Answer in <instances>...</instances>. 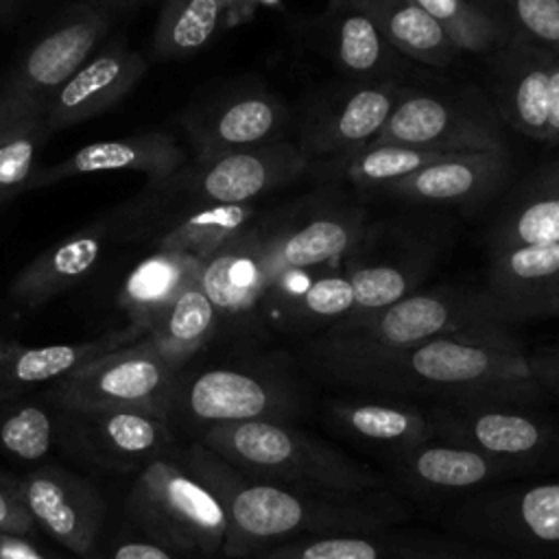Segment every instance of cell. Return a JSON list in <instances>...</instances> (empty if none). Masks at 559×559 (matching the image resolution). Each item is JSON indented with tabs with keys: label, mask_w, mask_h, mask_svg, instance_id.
Wrapping results in <instances>:
<instances>
[{
	"label": "cell",
	"mask_w": 559,
	"mask_h": 559,
	"mask_svg": "<svg viewBox=\"0 0 559 559\" xmlns=\"http://www.w3.org/2000/svg\"><path fill=\"white\" fill-rule=\"evenodd\" d=\"M183 463L216 493L227 515L223 555L251 559L273 546L323 535L376 533L404 511L382 491H306L253 480L197 443Z\"/></svg>",
	"instance_id": "obj_1"
},
{
	"label": "cell",
	"mask_w": 559,
	"mask_h": 559,
	"mask_svg": "<svg viewBox=\"0 0 559 559\" xmlns=\"http://www.w3.org/2000/svg\"><path fill=\"white\" fill-rule=\"evenodd\" d=\"M332 380L386 393L428 395L439 402L544 400L531 358L507 328L426 341L397 354L323 371Z\"/></svg>",
	"instance_id": "obj_2"
},
{
	"label": "cell",
	"mask_w": 559,
	"mask_h": 559,
	"mask_svg": "<svg viewBox=\"0 0 559 559\" xmlns=\"http://www.w3.org/2000/svg\"><path fill=\"white\" fill-rule=\"evenodd\" d=\"M509 314L485 290L437 288L411 293L373 312H352L332 323L312 345L321 371L389 356L432 338L504 328Z\"/></svg>",
	"instance_id": "obj_3"
},
{
	"label": "cell",
	"mask_w": 559,
	"mask_h": 559,
	"mask_svg": "<svg viewBox=\"0 0 559 559\" xmlns=\"http://www.w3.org/2000/svg\"><path fill=\"white\" fill-rule=\"evenodd\" d=\"M201 445L260 483L341 493L386 489L380 474L290 421L218 424L203 430Z\"/></svg>",
	"instance_id": "obj_4"
},
{
	"label": "cell",
	"mask_w": 559,
	"mask_h": 559,
	"mask_svg": "<svg viewBox=\"0 0 559 559\" xmlns=\"http://www.w3.org/2000/svg\"><path fill=\"white\" fill-rule=\"evenodd\" d=\"M114 17L74 0L0 74V140L39 122L52 94L107 39Z\"/></svg>",
	"instance_id": "obj_5"
},
{
	"label": "cell",
	"mask_w": 559,
	"mask_h": 559,
	"mask_svg": "<svg viewBox=\"0 0 559 559\" xmlns=\"http://www.w3.org/2000/svg\"><path fill=\"white\" fill-rule=\"evenodd\" d=\"M450 526L459 539L511 559H559V476L476 491L459 502Z\"/></svg>",
	"instance_id": "obj_6"
},
{
	"label": "cell",
	"mask_w": 559,
	"mask_h": 559,
	"mask_svg": "<svg viewBox=\"0 0 559 559\" xmlns=\"http://www.w3.org/2000/svg\"><path fill=\"white\" fill-rule=\"evenodd\" d=\"M435 437L467 445L522 474L559 469V424L542 400L439 402L428 411Z\"/></svg>",
	"instance_id": "obj_7"
},
{
	"label": "cell",
	"mask_w": 559,
	"mask_h": 559,
	"mask_svg": "<svg viewBox=\"0 0 559 559\" xmlns=\"http://www.w3.org/2000/svg\"><path fill=\"white\" fill-rule=\"evenodd\" d=\"M127 511L166 548L203 555L223 550L225 509L186 463L155 456L142 465L127 496Z\"/></svg>",
	"instance_id": "obj_8"
},
{
	"label": "cell",
	"mask_w": 559,
	"mask_h": 559,
	"mask_svg": "<svg viewBox=\"0 0 559 559\" xmlns=\"http://www.w3.org/2000/svg\"><path fill=\"white\" fill-rule=\"evenodd\" d=\"M179 371L142 338L81 365L50 389L61 411L146 408L170 415Z\"/></svg>",
	"instance_id": "obj_9"
},
{
	"label": "cell",
	"mask_w": 559,
	"mask_h": 559,
	"mask_svg": "<svg viewBox=\"0 0 559 559\" xmlns=\"http://www.w3.org/2000/svg\"><path fill=\"white\" fill-rule=\"evenodd\" d=\"M175 406L207 430L253 419L290 421L299 413V397L293 382L273 369L221 365L186 380L179 376L170 411Z\"/></svg>",
	"instance_id": "obj_10"
},
{
	"label": "cell",
	"mask_w": 559,
	"mask_h": 559,
	"mask_svg": "<svg viewBox=\"0 0 559 559\" xmlns=\"http://www.w3.org/2000/svg\"><path fill=\"white\" fill-rule=\"evenodd\" d=\"M306 166V151L286 142H264L212 159H197L155 183L199 203H249L293 181Z\"/></svg>",
	"instance_id": "obj_11"
},
{
	"label": "cell",
	"mask_w": 559,
	"mask_h": 559,
	"mask_svg": "<svg viewBox=\"0 0 559 559\" xmlns=\"http://www.w3.org/2000/svg\"><path fill=\"white\" fill-rule=\"evenodd\" d=\"M498 118L487 107L454 98L406 94L373 142H397L445 155L502 151L504 133L500 131Z\"/></svg>",
	"instance_id": "obj_12"
},
{
	"label": "cell",
	"mask_w": 559,
	"mask_h": 559,
	"mask_svg": "<svg viewBox=\"0 0 559 559\" xmlns=\"http://www.w3.org/2000/svg\"><path fill=\"white\" fill-rule=\"evenodd\" d=\"M496 61L498 116L531 140L559 142V55L511 37Z\"/></svg>",
	"instance_id": "obj_13"
},
{
	"label": "cell",
	"mask_w": 559,
	"mask_h": 559,
	"mask_svg": "<svg viewBox=\"0 0 559 559\" xmlns=\"http://www.w3.org/2000/svg\"><path fill=\"white\" fill-rule=\"evenodd\" d=\"M13 491L50 539L79 557L94 552L105 502L87 480L59 467H39L15 480Z\"/></svg>",
	"instance_id": "obj_14"
},
{
	"label": "cell",
	"mask_w": 559,
	"mask_h": 559,
	"mask_svg": "<svg viewBox=\"0 0 559 559\" xmlns=\"http://www.w3.org/2000/svg\"><path fill=\"white\" fill-rule=\"evenodd\" d=\"M144 57L122 35L105 39L52 94L41 114V124L52 135L85 122L120 103L142 81Z\"/></svg>",
	"instance_id": "obj_15"
},
{
	"label": "cell",
	"mask_w": 559,
	"mask_h": 559,
	"mask_svg": "<svg viewBox=\"0 0 559 559\" xmlns=\"http://www.w3.org/2000/svg\"><path fill=\"white\" fill-rule=\"evenodd\" d=\"M391 476L417 496H461L526 478L518 467L439 437L389 459Z\"/></svg>",
	"instance_id": "obj_16"
},
{
	"label": "cell",
	"mask_w": 559,
	"mask_h": 559,
	"mask_svg": "<svg viewBox=\"0 0 559 559\" xmlns=\"http://www.w3.org/2000/svg\"><path fill=\"white\" fill-rule=\"evenodd\" d=\"M59 428L72 443L107 467H140L162 456L170 441L168 415L146 408L63 411Z\"/></svg>",
	"instance_id": "obj_17"
},
{
	"label": "cell",
	"mask_w": 559,
	"mask_h": 559,
	"mask_svg": "<svg viewBox=\"0 0 559 559\" xmlns=\"http://www.w3.org/2000/svg\"><path fill=\"white\" fill-rule=\"evenodd\" d=\"M277 98L260 92L229 94L183 114L181 124L197 159H212L231 151L269 142L284 120Z\"/></svg>",
	"instance_id": "obj_18"
},
{
	"label": "cell",
	"mask_w": 559,
	"mask_h": 559,
	"mask_svg": "<svg viewBox=\"0 0 559 559\" xmlns=\"http://www.w3.org/2000/svg\"><path fill=\"white\" fill-rule=\"evenodd\" d=\"M186 166V153L166 131H140L118 140H100L76 148L52 166H39L28 190L63 179L107 170L144 173L148 181H164Z\"/></svg>",
	"instance_id": "obj_19"
},
{
	"label": "cell",
	"mask_w": 559,
	"mask_h": 559,
	"mask_svg": "<svg viewBox=\"0 0 559 559\" xmlns=\"http://www.w3.org/2000/svg\"><path fill=\"white\" fill-rule=\"evenodd\" d=\"M140 338L129 325L81 343L22 345L0 338V402L20 400L46 384L52 386L92 358Z\"/></svg>",
	"instance_id": "obj_20"
},
{
	"label": "cell",
	"mask_w": 559,
	"mask_h": 559,
	"mask_svg": "<svg viewBox=\"0 0 559 559\" xmlns=\"http://www.w3.org/2000/svg\"><path fill=\"white\" fill-rule=\"evenodd\" d=\"M328 424L345 439L395 459L430 439L435 426L426 411L395 397H341L328 406Z\"/></svg>",
	"instance_id": "obj_21"
},
{
	"label": "cell",
	"mask_w": 559,
	"mask_h": 559,
	"mask_svg": "<svg viewBox=\"0 0 559 559\" xmlns=\"http://www.w3.org/2000/svg\"><path fill=\"white\" fill-rule=\"evenodd\" d=\"M266 240L253 229H242L207 255L199 269V284L223 317L249 314L271 286Z\"/></svg>",
	"instance_id": "obj_22"
},
{
	"label": "cell",
	"mask_w": 559,
	"mask_h": 559,
	"mask_svg": "<svg viewBox=\"0 0 559 559\" xmlns=\"http://www.w3.org/2000/svg\"><path fill=\"white\" fill-rule=\"evenodd\" d=\"M111 240L114 231L105 216L66 236L17 271L9 286L11 299L24 308H39L68 293L94 271Z\"/></svg>",
	"instance_id": "obj_23"
},
{
	"label": "cell",
	"mask_w": 559,
	"mask_h": 559,
	"mask_svg": "<svg viewBox=\"0 0 559 559\" xmlns=\"http://www.w3.org/2000/svg\"><path fill=\"white\" fill-rule=\"evenodd\" d=\"M487 293L511 321L555 310L559 306V242L493 251Z\"/></svg>",
	"instance_id": "obj_24"
},
{
	"label": "cell",
	"mask_w": 559,
	"mask_h": 559,
	"mask_svg": "<svg viewBox=\"0 0 559 559\" xmlns=\"http://www.w3.org/2000/svg\"><path fill=\"white\" fill-rule=\"evenodd\" d=\"M509 166L507 148L445 155L382 190L413 203H467L498 190Z\"/></svg>",
	"instance_id": "obj_25"
},
{
	"label": "cell",
	"mask_w": 559,
	"mask_h": 559,
	"mask_svg": "<svg viewBox=\"0 0 559 559\" xmlns=\"http://www.w3.org/2000/svg\"><path fill=\"white\" fill-rule=\"evenodd\" d=\"M199 269L201 262L197 258L168 249H155L142 258L118 290V306L129 317V328L144 336L177 295L199 280Z\"/></svg>",
	"instance_id": "obj_26"
},
{
	"label": "cell",
	"mask_w": 559,
	"mask_h": 559,
	"mask_svg": "<svg viewBox=\"0 0 559 559\" xmlns=\"http://www.w3.org/2000/svg\"><path fill=\"white\" fill-rule=\"evenodd\" d=\"M402 92L393 83L365 85L352 92L310 135L308 151L347 157L371 144L400 103Z\"/></svg>",
	"instance_id": "obj_27"
},
{
	"label": "cell",
	"mask_w": 559,
	"mask_h": 559,
	"mask_svg": "<svg viewBox=\"0 0 559 559\" xmlns=\"http://www.w3.org/2000/svg\"><path fill=\"white\" fill-rule=\"evenodd\" d=\"M362 238V218L356 212L321 214L301 227L269 236L266 255L271 282L286 271H304L349 253Z\"/></svg>",
	"instance_id": "obj_28"
},
{
	"label": "cell",
	"mask_w": 559,
	"mask_h": 559,
	"mask_svg": "<svg viewBox=\"0 0 559 559\" xmlns=\"http://www.w3.org/2000/svg\"><path fill=\"white\" fill-rule=\"evenodd\" d=\"M218 321L216 308L203 293L199 280H194L151 323L142 341L173 369L181 371V367L210 343Z\"/></svg>",
	"instance_id": "obj_29"
},
{
	"label": "cell",
	"mask_w": 559,
	"mask_h": 559,
	"mask_svg": "<svg viewBox=\"0 0 559 559\" xmlns=\"http://www.w3.org/2000/svg\"><path fill=\"white\" fill-rule=\"evenodd\" d=\"M491 242L493 251L559 242V164L537 173L518 192L502 214Z\"/></svg>",
	"instance_id": "obj_30"
},
{
	"label": "cell",
	"mask_w": 559,
	"mask_h": 559,
	"mask_svg": "<svg viewBox=\"0 0 559 559\" xmlns=\"http://www.w3.org/2000/svg\"><path fill=\"white\" fill-rule=\"evenodd\" d=\"M393 50L430 66L450 63L461 50L415 0H360Z\"/></svg>",
	"instance_id": "obj_31"
},
{
	"label": "cell",
	"mask_w": 559,
	"mask_h": 559,
	"mask_svg": "<svg viewBox=\"0 0 559 559\" xmlns=\"http://www.w3.org/2000/svg\"><path fill=\"white\" fill-rule=\"evenodd\" d=\"M419 535L384 528L376 533L304 537L262 550L251 559H393L408 550Z\"/></svg>",
	"instance_id": "obj_32"
},
{
	"label": "cell",
	"mask_w": 559,
	"mask_h": 559,
	"mask_svg": "<svg viewBox=\"0 0 559 559\" xmlns=\"http://www.w3.org/2000/svg\"><path fill=\"white\" fill-rule=\"evenodd\" d=\"M225 26L223 0H166L153 33L162 59H183L210 44Z\"/></svg>",
	"instance_id": "obj_33"
},
{
	"label": "cell",
	"mask_w": 559,
	"mask_h": 559,
	"mask_svg": "<svg viewBox=\"0 0 559 559\" xmlns=\"http://www.w3.org/2000/svg\"><path fill=\"white\" fill-rule=\"evenodd\" d=\"M465 52L500 50L509 39V28L476 0H415Z\"/></svg>",
	"instance_id": "obj_34"
},
{
	"label": "cell",
	"mask_w": 559,
	"mask_h": 559,
	"mask_svg": "<svg viewBox=\"0 0 559 559\" xmlns=\"http://www.w3.org/2000/svg\"><path fill=\"white\" fill-rule=\"evenodd\" d=\"M59 435L50 406L33 400L0 402V450L20 461L44 459Z\"/></svg>",
	"instance_id": "obj_35"
},
{
	"label": "cell",
	"mask_w": 559,
	"mask_h": 559,
	"mask_svg": "<svg viewBox=\"0 0 559 559\" xmlns=\"http://www.w3.org/2000/svg\"><path fill=\"white\" fill-rule=\"evenodd\" d=\"M441 157H445V153L430 148L397 142H371L343 157V175L356 186L382 188L430 166Z\"/></svg>",
	"instance_id": "obj_36"
},
{
	"label": "cell",
	"mask_w": 559,
	"mask_h": 559,
	"mask_svg": "<svg viewBox=\"0 0 559 559\" xmlns=\"http://www.w3.org/2000/svg\"><path fill=\"white\" fill-rule=\"evenodd\" d=\"M393 46L382 35L360 0L343 13L336 26L338 61L352 74H371L386 66Z\"/></svg>",
	"instance_id": "obj_37"
},
{
	"label": "cell",
	"mask_w": 559,
	"mask_h": 559,
	"mask_svg": "<svg viewBox=\"0 0 559 559\" xmlns=\"http://www.w3.org/2000/svg\"><path fill=\"white\" fill-rule=\"evenodd\" d=\"M290 321L297 323H336L354 310V293L347 275H323L301 284L293 293H271Z\"/></svg>",
	"instance_id": "obj_38"
},
{
	"label": "cell",
	"mask_w": 559,
	"mask_h": 559,
	"mask_svg": "<svg viewBox=\"0 0 559 559\" xmlns=\"http://www.w3.org/2000/svg\"><path fill=\"white\" fill-rule=\"evenodd\" d=\"M511 37L559 55V0H487Z\"/></svg>",
	"instance_id": "obj_39"
},
{
	"label": "cell",
	"mask_w": 559,
	"mask_h": 559,
	"mask_svg": "<svg viewBox=\"0 0 559 559\" xmlns=\"http://www.w3.org/2000/svg\"><path fill=\"white\" fill-rule=\"evenodd\" d=\"M48 138L50 133L39 120L15 135L0 140V201L28 190L31 179L39 168L37 157Z\"/></svg>",
	"instance_id": "obj_40"
},
{
	"label": "cell",
	"mask_w": 559,
	"mask_h": 559,
	"mask_svg": "<svg viewBox=\"0 0 559 559\" xmlns=\"http://www.w3.org/2000/svg\"><path fill=\"white\" fill-rule=\"evenodd\" d=\"M352 293H354V310L352 312H373L382 310L406 295L413 293L415 273L393 266V264H371L358 266L349 275ZM349 312V314H352Z\"/></svg>",
	"instance_id": "obj_41"
},
{
	"label": "cell",
	"mask_w": 559,
	"mask_h": 559,
	"mask_svg": "<svg viewBox=\"0 0 559 559\" xmlns=\"http://www.w3.org/2000/svg\"><path fill=\"white\" fill-rule=\"evenodd\" d=\"M393 559H511L502 552H493L480 546H474L459 537H439L421 533L419 539Z\"/></svg>",
	"instance_id": "obj_42"
},
{
	"label": "cell",
	"mask_w": 559,
	"mask_h": 559,
	"mask_svg": "<svg viewBox=\"0 0 559 559\" xmlns=\"http://www.w3.org/2000/svg\"><path fill=\"white\" fill-rule=\"evenodd\" d=\"M96 559H177V555L153 539H122Z\"/></svg>",
	"instance_id": "obj_43"
},
{
	"label": "cell",
	"mask_w": 559,
	"mask_h": 559,
	"mask_svg": "<svg viewBox=\"0 0 559 559\" xmlns=\"http://www.w3.org/2000/svg\"><path fill=\"white\" fill-rule=\"evenodd\" d=\"M0 559H59L41 548L31 533L0 531Z\"/></svg>",
	"instance_id": "obj_44"
},
{
	"label": "cell",
	"mask_w": 559,
	"mask_h": 559,
	"mask_svg": "<svg viewBox=\"0 0 559 559\" xmlns=\"http://www.w3.org/2000/svg\"><path fill=\"white\" fill-rule=\"evenodd\" d=\"M35 524L28 518L24 504L15 496L13 487L0 483V531L13 533H33Z\"/></svg>",
	"instance_id": "obj_45"
},
{
	"label": "cell",
	"mask_w": 559,
	"mask_h": 559,
	"mask_svg": "<svg viewBox=\"0 0 559 559\" xmlns=\"http://www.w3.org/2000/svg\"><path fill=\"white\" fill-rule=\"evenodd\" d=\"M531 369L544 393L548 391L559 397V352L531 360Z\"/></svg>",
	"instance_id": "obj_46"
},
{
	"label": "cell",
	"mask_w": 559,
	"mask_h": 559,
	"mask_svg": "<svg viewBox=\"0 0 559 559\" xmlns=\"http://www.w3.org/2000/svg\"><path fill=\"white\" fill-rule=\"evenodd\" d=\"M44 0H0V26L13 24L15 20L31 13Z\"/></svg>",
	"instance_id": "obj_47"
},
{
	"label": "cell",
	"mask_w": 559,
	"mask_h": 559,
	"mask_svg": "<svg viewBox=\"0 0 559 559\" xmlns=\"http://www.w3.org/2000/svg\"><path fill=\"white\" fill-rule=\"evenodd\" d=\"M83 4H90L107 15H111L116 20V15H122V13H131L135 9H140L142 4H146L148 0H79Z\"/></svg>",
	"instance_id": "obj_48"
},
{
	"label": "cell",
	"mask_w": 559,
	"mask_h": 559,
	"mask_svg": "<svg viewBox=\"0 0 559 559\" xmlns=\"http://www.w3.org/2000/svg\"><path fill=\"white\" fill-rule=\"evenodd\" d=\"M225 7V26L249 20L258 7L255 0H223Z\"/></svg>",
	"instance_id": "obj_49"
},
{
	"label": "cell",
	"mask_w": 559,
	"mask_h": 559,
	"mask_svg": "<svg viewBox=\"0 0 559 559\" xmlns=\"http://www.w3.org/2000/svg\"><path fill=\"white\" fill-rule=\"evenodd\" d=\"M0 483H2V485H7V487H13V485H15V480H13V478H9V476L2 472V467H0Z\"/></svg>",
	"instance_id": "obj_50"
},
{
	"label": "cell",
	"mask_w": 559,
	"mask_h": 559,
	"mask_svg": "<svg viewBox=\"0 0 559 559\" xmlns=\"http://www.w3.org/2000/svg\"><path fill=\"white\" fill-rule=\"evenodd\" d=\"M255 2H262V4H275L277 0H255Z\"/></svg>",
	"instance_id": "obj_51"
},
{
	"label": "cell",
	"mask_w": 559,
	"mask_h": 559,
	"mask_svg": "<svg viewBox=\"0 0 559 559\" xmlns=\"http://www.w3.org/2000/svg\"><path fill=\"white\" fill-rule=\"evenodd\" d=\"M0 28H2V26H0Z\"/></svg>",
	"instance_id": "obj_52"
}]
</instances>
